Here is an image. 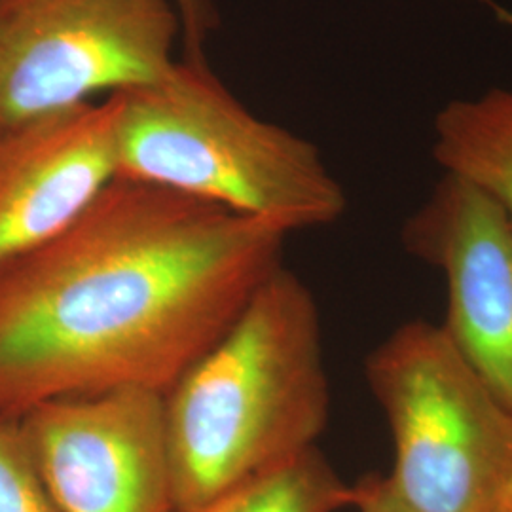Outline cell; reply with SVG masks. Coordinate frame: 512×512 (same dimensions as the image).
I'll use <instances>...</instances> for the list:
<instances>
[{"mask_svg": "<svg viewBox=\"0 0 512 512\" xmlns=\"http://www.w3.org/2000/svg\"><path fill=\"white\" fill-rule=\"evenodd\" d=\"M478 2H482V4L490 6L494 12H497V16H499V18L507 19V21H511L512 23L511 16H507V12H505V10H503V8H501L497 2H494V0H478Z\"/></svg>", "mask_w": 512, "mask_h": 512, "instance_id": "5bb4252c", "label": "cell"}, {"mask_svg": "<svg viewBox=\"0 0 512 512\" xmlns=\"http://www.w3.org/2000/svg\"><path fill=\"white\" fill-rule=\"evenodd\" d=\"M499 512H512V482L511 486H509V490H507V494H505L503 503H501V509H499Z\"/></svg>", "mask_w": 512, "mask_h": 512, "instance_id": "9a60e30c", "label": "cell"}, {"mask_svg": "<svg viewBox=\"0 0 512 512\" xmlns=\"http://www.w3.org/2000/svg\"><path fill=\"white\" fill-rule=\"evenodd\" d=\"M404 249L446 281L440 325L512 408V222L497 203L444 173L403 228Z\"/></svg>", "mask_w": 512, "mask_h": 512, "instance_id": "52a82bcc", "label": "cell"}, {"mask_svg": "<svg viewBox=\"0 0 512 512\" xmlns=\"http://www.w3.org/2000/svg\"><path fill=\"white\" fill-rule=\"evenodd\" d=\"M173 0H0V129L173 69Z\"/></svg>", "mask_w": 512, "mask_h": 512, "instance_id": "5b68a950", "label": "cell"}, {"mask_svg": "<svg viewBox=\"0 0 512 512\" xmlns=\"http://www.w3.org/2000/svg\"><path fill=\"white\" fill-rule=\"evenodd\" d=\"M173 2L179 10L181 23H183L186 59L203 61V44L215 23V14L209 6V0H173Z\"/></svg>", "mask_w": 512, "mask_h": 512, "instance_id": "7c38bea8", "label": "cell"}, {"mask_svg": "<svg viewBox=\"0 0 512 512\" xmlns=\"http://www.w3.org/2000/svg\"><path fill=\"white\" fill-rule=\"evenodd\" d=\"M330 401L319 306L281 266L165 393L173 512H205L317 448Z\"/></svg>", "mask_w": 512, "mask_h": 512, "instance_id": "7a4b0ae2", "label": "cell"}, {"mask_svg": "<svg viewBox=\"0 0 512 512\" xmlns=\"http://www.w3.org/2000/svg\"><path fill=\"white\" fill-rule=\"evenodd\" d=\"M289 234L116 177L59 236L0 262V418L167 393L283 266Z\"/></svg>", "mask_w": 512, "mask_h": 512, "instance_id": "6da1fadb", "label": "cell"}, {"mask_svg": "<svg viewBox=\"0 0 512 512\" xmlns=\"http://www.w3.org/2000/svg\"><path fill=\"white\" fill-rule=\"evenodd\" d=\"M0 512H61L21 433L18 420L0 418Z\"/></svg>", "mask_w": 512, "mask_h": 512, "instance_id": "8fae6325", "label": "cell"}, {"mask_svg": "<svg viewBox=\"0 0 512 512\" xmlns=\"http://www.w3.org/2000/svg\"><path fill=\"white\" fill-rule=\"evenodd\" d=\"M18 421L59 511L173 512L164 393L59 399Z\"/></svg>", "mask_w": 512, "mask_h": 512, "instance_id": "8992f818", "label": "cell"}, {"mask_svg": "<svg viewBox=\"0 0 512 512\" xmlns=\"http://www.w3.org/2000/svg\"><path fill=\"white\" fill-rule=\"evenodd\" d=\"M118 99L0 129V262L59 236L118 177Z\"/></svg>", "mask_w": 512, "mask_h": 512, "instance_id": "ba28073f", "label": "cell"}, {"mask_svg": "<svg viewBox=\"0 0 512 512\" xmlns=\"http://www.w3.org/2000/svg\"><path fill=\"white\" fill-rule=\"evenodd\" d=\"M118 177L162 186L287 234L327 226L348 196L308 139L266 122L228 92L205 61L114 93Z\"/></svg>", "mask_w": 512, "mask_h": 512, "instance_id": "3957f363", "label": "cell"}, {"mask_svg": "<svg viewBox=\"0 0 512 512\" xmlns=\"http://www.w3.org/2000/svg\"><path fill=\"white\" fill-rule=\"evenodd\" d=\"M355 512H416L412 511L391 488L387 476L370 473L355 482Z\"/></svg>", "mask_w": 512, "mask_h": 512, "instance_id": "4fadbf2b", "label": "cell"}, {"mask_svg": "<svg viewBox=\"0 0 512 512\" xmlns=\"http://www.w3.org/2000/svg\"><path fill=\"white\" fill-rule=\"evenodd\" d=\"M393 439L387 480L416 512H499L512 482V408L440 325L406 321L366 357Z\"/></svg>", "mask_w": 512, "mask_h": 512, "instance_id": "277c9868", "label": "cell"}, {"mask_svg": "<svg viewBox=\"0 0 512 512\" xmlns=\"http://www.w3.org/2000/svg\"><path fill=\"white\" fill-rule=\"evenodd\" d=\"M435 160L492 198L512 222V88L459 99L435 120Z\"/></svg>", "mask_w": 512, "mask_h": 512, "instance_id": "9c48e42d", "label": "cell"}, {"mask_svg": "<svg viewBox=\"0 0 512 512\" xmlns=\"http://www.w3.org/2000/svg\"><path fill=\"white\" fill-rule=\"evenodd\" d=\"M355 484L311 448L228 495L205 512H342L353 509Z\"/></svg>", "mask_w": 512, "mask_h": 512, "instance_id": "30bf717a", "label": "cell"}]
</instances>
